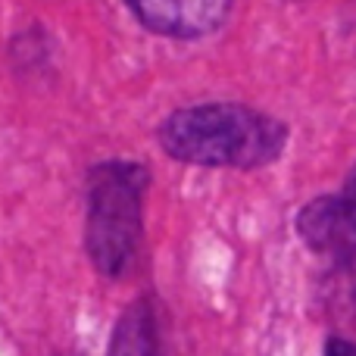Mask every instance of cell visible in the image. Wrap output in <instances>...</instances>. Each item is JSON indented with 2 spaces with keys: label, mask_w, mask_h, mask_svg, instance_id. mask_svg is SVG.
Listing matches in <instances>:
<instances>
[{
  "label": "cell",
  "mask_w": 356,
  "mask_h": 356,
  "mask_svg": "<svg viewBox=\"0 0 356 356\" xmlns=\"http://www.w3.org/2000/svg\"><path fill=\"white\" fill-rule=\"evenodd\" d=\"M129 6L150 31L200 38L225 22L232 0H129Z\"/></svg>",
  "instance_id": "cell-4"
},
{
  "label": "cell",
  "mask_w": 356,
  "mask_h": 356,
  "mask_svg": "<svg viewBox=\"0 0 356 356\" xmlns=\"http://www.w3.org/2000/svg\"><path fill=\"white\" fill-rule=\"evenodd\" d=\"M297 232L322 259L332 300L356 307V178L338 197H319L297 216Z\"/></svg>",
  "instance_id": "cell-3"
},
{
  "label": "cell",
  "mask_w": 356,
  "mask_h": 356,
  "mask_svg": "<svg viewBox=\"0 0 356 356\" xmlns=\"http://www.w3.org/2000/svg\"><path fill=\"white\" fill-rule=\"evenodd\" d=\"M110 356H160V338H156L154 307L138 300L119 316L116 332L110 341Z\"/></svg>",
  "instance_id": "cell-5"
},
{
  "label": "cell",
  "mask_w": 356,
  "mask_h": 356,
  "mask_svg": "<svg viewBox=\"0 0 356 356\" xmlns=\"http://www.w3.org/2000/svg\"><path fill=\"white\" fill-rule=\"evenodd\" d=\"M144 188L147 169L138 163L110 160L91 169L85 244L94 269H100L106 278H119L138 253Z\"/></svg>",
  "instance_id": "cell-2"
},
{
  "label": "cell",
  "mask_w": 356,
  "mask_h": 356,
  "mask_svg": "<svg viewBox=\"0 0 356 356\" xmlns=\"http://www.w3.org/2000/svg\"><path fill=\"white\" fill-rule=\"evenodd\" d=\"M288 129L241 104H200L163 122L160 144L169 156L194 166L259 169L282 154Z\"/></svg>",
  "instance_id": "cell-1"
},
{
  "label": "cell",
  "mask_w": 356,
  "mask_h": 356,
  "mask_svg": "<svg viewBox=\"0 0 356 356\" xmlns=\"http://www.w3.org/2000/svg\"><path fill=\"white\" fill-rule=\"evenodd\" d=\"M325 356H356V344L347 338H328Z\"/></svg>",
  "instance_id": "cell-6"
}]
</instances>
